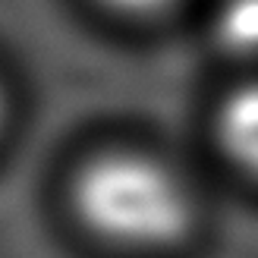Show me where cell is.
Here are the masks:
<instances>
[{"label":"cell","mask_w":258,"mask_h":258,"mask_svg":"<svg viewBox=\"0 0 258 258\" xmlns=\"http://www.w3.org/2000/svg\"><path fill=\"white\" fill-rule=\"evenodd\" d=\"M217 139L230 161L258 176V82L236 88L217 117Z\"/></svg>","instance_id":"7a4b0ae2"},{"label":"cell","mask_w":258,"mask_h":258,"mask_svg":"<svg viewBox=\"0 0 258 258\" xmlns=\"http://www.w3.org/2000/svg\"><path fill=\"white\" fill-rule=\"evenodd\" d=\"M107 4L120 7V10H129V13H148V10H158L170 0H107Z\"/></svg>","instance_id":"277c9868"},{"label":"cell","mask_w":258,"mask_h":258,"mask_svg":"<svg viewBox=\"0 0 258 258\" xmlns=\"http://www.w3.org/2000/svg\"><path fill=\"white\" fill-rule=\"evenodd\" d=\"M214 35L227 54L258 57V0H224L214 19Z\"/></svg>","instance_id":"3957f363"},{"label":"cell","mask_w":258,"mask_h":258,"mask_svg":"<svg viewBox=\"0 0 258 258\" xmlns=\"http://www.w3.org/2000/svg\"><path fill=\"white\" fill-rule=\"evenodd\" d=\"M73 202L88 230L120 246H167L192 221L183 179L139 151L92 158L76 176Z\"/></svg>","instance_id":"6da1fadb"},{"label":"cell","mask_w":258,"mask_h":258,"mask_svg":"<svg viewBox=\"0 0 258 258\" xmlns=\"http://www.w3.org/2000/svg\"><path fill=\"white\" fill-rule=\"evenodd\" d=\"M0 110H4V104H0Z\"/></svg>","instance_id":"5b68a950"}]
</instances>
